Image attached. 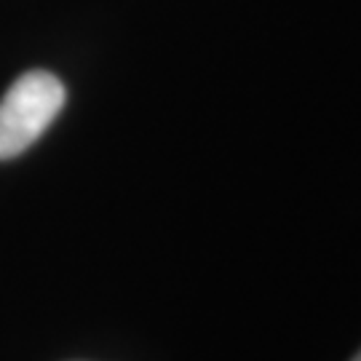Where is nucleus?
I'll return each mask as SVG.
<instances>
[{"instance_id":"obj_1","label":"nucleus","mask_w":361,"mask_h":361,"mask_svg":"<svg viewBox=\"0 0 361 361\" xmlns=\"http://www.w3.org/2000/svg\"><path fill=\"white\" fill-rule=\"evenodd\" d=\"M67 99L65 83L54 73L30 70L0 99V161H11L38 142Z\"/></svg>"},{"instance_id":"obj_2","label":"nucleus","mask_w":361,"mask_h":361,"mask_svg":"<svg viewBox=\"0 0 361 361\" xmlns=\"http://www.w3.org/2000/svg\"><path fill=\"white\" fill-rule=\"evenodd\" d=\"M353 361H361V350L356 353V356H353Z\"/></svg>"}]
</instances>
